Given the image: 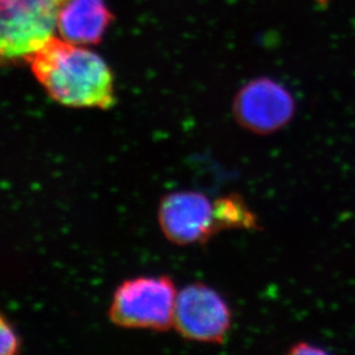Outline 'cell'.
Masks as SVG:
<instances>
[{
  "label": "cell",
  "instance_id": "obj_10",
  "mask_svg": "<svg viewBox=\"0 0 355 355\" xmlns=\"http://www.w3.org/2000/svg\"><path fill=\"white\" fill-rule=\"evenodd\" d=\"M327 353L328 352L320 346L313 345L306 342L295 344L288 351V354H327Z\"/></svg>",
  "mask_w": 355,
  "mask_h": 355
},
{
  "label": "cell",
  "instance_id": "obj_6",
  "mask_svg": "<svg viewBox=\"0 0 355 355\" xmlns=\"http://www.w3.org/2000/svg\"><path fill=\"white\" fill-rule=\"evenodd\" d=\"M158 222L168 241L202 244L216 234L213 202L200 192H173L159 205Z\"/></svg>",
  "mask_w": 355,
  "mask_h": 355
},
{
  "label": "cell",
  "instance_id": "obj_2",
  "mask_svg": "<svg viewBox=\"0 0 355 355\" xmlns=\"http://www.w3.org/2000/svg\"><path fill=\"white\" fill-rule=\"evenodd\" d=\"M68 0H0V54L3 62L26 61L57 36Z\"/></svg>",
  "mask_w": 355,
  "mask_h": 355
},
{
  "label": "cell",
  "instance_id": "obj_7",
  "mask_svg": "<svg viewBox=\"0 0 355 355\" xmlns=\"http://www.w3.org/2000/svg\"><path fill=\"white\" fill-rule=\"evenodd\" d=\"M112 19L104 0H68L59 15L58 34L78 45L98 44Z\"/></svg>",
  "mask_w": 355,
  "mask_h": 355
},
{
  "label": "cell",
  "instance_id": "obj_5",
  "mask_svg": "<svg viewBox=\"0 0 355 355\" xmlns=\"http://www.w3.org/2000/svg\"><path fill=\"white\" fill-rule=\"evenodd\" d=\"M291 92L272 78H257L245 84L234 101V114L241 127L258 135H269L288 125L295 116Z\"/></svg>",
  "mask_w": 355,
  "mask_h": 355
},
{
  "label": "cell",
  "instance_id": "obj_8",
  "mask_svg": "<svg viewBox=\"0 0 355 355\" xmlns=\"http://www.w3.org/2000/svg\"><path fill=\"white\" fill-rule=\"evenodd\" d=\"M216 232L225 229H260L258 218L239 195L225 196L213 202Z\"/></svg>",
  "mask_w": 355,
  "mask_h": 355
},
{
  "label": "cell",
  "instance_id": "obj_9",
  "mask_svg": "<svg viewBox=\"0 0 355 355\" xmlns=\"http://www.w3.org/2000/svg\"><path fill=\"white\" fill-rule=\"evenodd\" d=\"M0 335H1V355H13L19 349V339L6 318H0Z\"/></svg>",
  "mask_w": 355,
  "mask_h": 355
},
{
  "label": "cell",
  "instance_id": "obj_1",
  "mask_svg": "<svg viewBox=\"0 0 355 355\" xmlns=\"http://www.w3.org/2000/svg\"><path fill=\"white\" fill-rule=\"evenodd\" d=\"M26 61L46 94L59 104L101 110L114 105L111 69L101 55L83 45L54 36Z\"/></svg>",
  "mask_w": 355,
  "mask_h": 355
},
{
  "label": "cell",
  "instance_id": "obj_3",
  "mask_svg": "<svg viewBox=\"0 0 355 355\" xmlns=\"http://www.w3.org/2000/svg\"><path fill=\"white\" fill-rule=\"evenodd\" d=\"M176 297L167 276L128 279L115 290L110 320L122 328L167 331L174 325Z\"/></svg>",
  "mask_w": 355,
  "mask_h": 355
},
{
  "label": "cell",
  "instance_id": "obj_4",
  "mask_svg": "<svg viewBox=\"0 0 355 355\" xmlns=\"http://www.w3.org/2000/svg\"><path fill=\"white\" fill-rule=\"evenodd\" d=\"M174 327L184 338L220 344L232 327V312L218 292L195 283L178 292Z\"/></svg>",
  "mask_w": 355,
  "mask_h": 355
}]
</instances>
